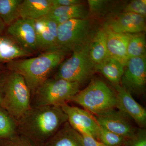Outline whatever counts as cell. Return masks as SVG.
Segmentation results:
<instances>
[{
	"label": "cell",
	"instance_id": "1",
	"mask_svg": "<svg viewBox=\"0 0 146 146\" xmlns=\"http://www.w3.org/2000/svg\"><path fill=\"white\" fill-rule=\"evenodd\" d=\"M68 121L61 107H31L17 121V133L35 145L42 146Z\"/></svg>",
	"mask_w": 146,
	"mask_h": 146
},
{
	"label": "cell",
	"instance_id": "2",
	"mask_svg": "<svg viewBox=\"0 0 146 146\" xmlns=\"http://www.w3.org/2000/svg\"><path fill=\"white\" fill-rule=\"evenodd\" d=\"M67 53L59 48L47 50L36 57L8 62L7 68L23 77L32 96L37 87L48 78L51 73L63 62Z\"/></svg>",
	"mask_w": 146,
	"mask_h": 146
},
{
	"label": "cell",
	"instance_id": "3",
	"mask_svg": "<svg viewBox=\"0 0 146 146\" xmlns=\"http://www.w3.org/2000/svg\"><path fill=\"white\" fill-rule=\"evenodd\" d=\"M70 102L81 106L94 116L116 109L117 105L116 93L98 79L92 80L85 89L80 91Z\"/></svg>",
	"mask_w": 146,
	"mask_h": 146
},
{
	"label": "cell",
	"instance_id": "4",
	"mask_svg": "<svg viewBox=\"0 0 146 146\" xmlns=\"http://www.w3.org/2000/svg\"><path fill=\"white\" fill-rule=\"evenodd\" d=\"M80 85L78 82L62 79H47L37 87L32 96L31 106L60 107L80 91Z\"/></svg>",
	"mask_w": 146,
	"mask_h": 146
},
{
	"label": "cell",
	"instance_id": "5",
	"mask_svg": "<svg viewBox=\"0 0 146 146\" xmlns=\"http://www.w3.org/2000/svg\"><path fill=\"white\" fill-rule=\"evenodd\" d=\"M31 95L23 76L9 71L1 105L17 121L31 106Z\"/></svg>",
	"mask_w": 146,
	"mask_h": 146
},
{
	"label": "cell",
	"instance_id": "6",
	"mask_svg": "<svg viewBox=\"0 0 146 146\" xmlns=\"http://www.w3.org/2000/svg\"><path fill=\"white\" fill-rule=\"evenodd\" d=\"M90 44V43H89ZM89 44L73 51L70 57L59 65L54 78L82 84L96 71L89 54Z\"/></svg>",
	"mask_w": 146,
	"mask_h": 146
},
{
	"label": "cell",
	"instance_id": "7",
	"mask_svg": "<svg viewBox=\"0 0 146 146\" xmlns=\"http://www.w3.org/2000/svg\"><path fill=\"white\" fill-rule=\"evenodd\" d=\"M91 27L88 19H72L58 25L57 45L66 52L89 44Z\"/></svg>",
	"mask_w": 146,
	"mask_h": 146
},
{
	"label": "cell",
	"instance_id": "8",
	"mask_svg": "<svg viewBox=\"0 0 146 146\" xmlns=\"http://www.w3.org/2000/svg\"><path fill=\"white\" fill-rule=\"evenodd\" d=\"M120 83L131 95L139 96L144 93L146 83V56L128 60Z\"/></svg>",
	"mask_w": 146,
	"mask_h": 146
},
{
	"label": "cell",
	"instance_id": "9",
	"mask_svg": "<svg viewBox=\"0 0 146 146\" xmlns=\"http://www.w3.org/2000/svg\"><path fill=\"white\" fill-rule=\"evenodd\" d=\"M68 116V122L80 134L92 136L98 140L100 126L94 116L85 110L70 106L67 103L60 106Z\"/></svg>",
	"mask_w": 146,
	"mask_h": 146
},
{
	"label": "cell",
	"instance_id": "10",
	"mask_svg": "<svg viewBox=\"0 0 146 146\" xmlns=\"http://www.w3.org/2000/svg\"><path fill=\"white\" fill-rule=\"evenodd\" d=\"M6 34L32 53L39 51L35 20L19 18L7 27Z\"/></svg>",
	"mask_w": 146,
	"mask_h": 146
},
{
	"label": "cell",
	"instance_id": "11",
	"mask_svg": "<svg viewBox=\"0 0 146 146\" xmlns=\"http://www.w3.org/2000/svg\"><path fill=\"white\" fill-rule=\"evenodd\" d=\"M94 117L100 126L126 138L132 136L137 129L129 118L119 110H112Z\"/></svg>",
	"mask_w": 146,
	"mask_h": 146
},
{
	"label": "cell",
	"instance_id": "12",
	"mask_svg": "<svg viewBox=\"0 0 146 146\" xmlns=\"http://www.w3.org/2000/svg\"><path fill=\"white\" fill-rule=\"evenodd\" d=\"M117 100V108L121 112L132 119L139 127L146 128V110L138 103L132 95L121 86L114 85Z\"/></svg>",
	"mask_w": 146,
	"mask_h": 146
},
{
	"label": "cell",
	"instance_id": "13",
	"mask_svg": "<svg viewBox=\"0 0 146 146\" xmlns=\"http://www.w3.org/2000/svg\"><path fill=\"white\" fill-rule=\"evenodd\" d=\"M58 25L54 21L44 17L35 20L39 51L58 48L57 45Z\"/></svg>",
	"mask_w": 146,
	"mask_h": 146
},
{
	"label": "cell",
	"instance_id": "14",
	"mask_svg": "<svg viewBox=\"0 0 146 146\" xmlns=\"http://www.w3.org/2000/svg\"><path fill=\"white\" fill-rule=\"evenodd\" d=\"M103 29L106 35L107 48L110 57L125 66L128 60L127 46L131 34L115 33L106 25Z\"/></svg>",
	"mask_w": 146,
	"mask_h": 146
},
{
	"label": "cell",
	"instance_id": "15",
	"mask_svg": "<svg viewBox=\"0 0 146 146\" xmlns=\"http://www.w3.org/2000/svg\"><path fill=\"white\" fill-rule=\"evenodd\" d=\"M106 25L117 33L135 34L146 30L145 17L131 12L122 13Z\"/></svg>",
	"mask_w": 146,
	"mask_h": 146
},
{
	"label": "cell",
	"instance_id": "16",
	"mask_svg": "<svg viewBox=\"0 0 146 146\" xmlns=\"http://www.w3.org/2000/svg\"><path fill=\"white\" fill-rule=\"evenodd\" d=\"M88 16L87 7L82 3L76 5L52 8L44 17L53 20L58 25L71 19H86Z\"/></svg>",
	"mask_w": 146,
	"mask_h": 146
},
{
	"label": "cell",
	"instance_id": "17",
	"mask_svg": "<svg viewBox=\"0 0 146 146\" xmlns=\"http://www.w3.org/2000/svg\"><path fill=\"white\" fill-rule=\"evenodd\" d=\"M52 8V0H24L19 8L20 18L37 20L47 15Z\"/></svg>",
	"mask_w": 146,
	"mask_h": 146
},
{
	"label": "cell",
	"instance_id": "18",
	"mask_svg": "<svg viewBox=\"0 0 146 146\" xmlns=\"http://www.w3.org/2000/svg\"><path fill=\"white\" fill-rule=\"evenodd\" d=\"M42 146H84L80 134L67 122Z\"/></svg>",
	"mask_w": 146,
	"mask_h": 146
},
{
	"label": "cell",
	"instance_id": "19",
	"mask_svg": "<svg viewBox=\"0 0 146 146\" xmlns=\"http://www.w3.org/2000/svg\"><path fill=\"white\" fill-rule=\"evenodd\" d=\"M89 54L91 60L96 65L111 57L108 50L106 35L104 29L99 31L90 42Z\"/></svg>",
	"mask_w": 146,
	"mask_h": 146
},
{
	"label": "cell",
	"instance_id": "20",
	"mask_svg": "<svg viewBox=\"0 0 146 146\" xmlns=\"http://www.w3.org/2000/svg\"><path fill=\"white\" fill-rule=\"evenodd\" d=\"M124 70V66L112 57L96 65V71L101 73L114 85L120 84Z\"/></svg>",
	"mask_w": 146,
	"mask_h": 146
},
{
	"label": "cell",
	"instance_id": "21",
	"mask_svg": "<svg viewBox=\"0 0 146 146\" xmlns=\"http://www.w3.org/2000/svg\"><path fill=\"white\" fill-rule=\"evenodd\" d=\"M23 0H0V18L6 26L20 18L19 8Z\"/></svg>",
	"mask_w": 146,
	"mask_h": 146
},
{
	"label": "cell",
	"instance_id": "22",
	"mask_svg": "<svg viewBox=\"0 0 146 146\" xmlns=\"http://www.w3.org/2000/svg\"><path fill=\"white\" fill-rule=\"evenodd\" d=\"M17 134V120L0 105V140L10 139Z\"/></svg>",
	"mask_w": 146,
	"mask_h": 146
},
{
	"label": "cell",
	"instance_id": "23",
	"mask_svg": "<svg viewBox=\"0 0 146 146\" xmlns=\"http://www.w3.org/2000/svg\"><path fill=\"white\" fill-rule=\"evenodd\" d=\"M33 54L18 43H14L0 48V63H7L20 58L31 56Z\"/></svg>",
	"mask_w": 146,
	"mask_h": 146
},
{
	"label": "cell",
	"instance_id": "24",
	"mask_svg": "<svg viewBox=\"0 0 146 146\" xmlns=\"http://www.w3.org/2000/svg\"><path fill=\"white\" fill-rule=\"evenodd\" d=\"M146 56V40L143 33L131 35L127 48L128 60L131 58Z\"/></svg>",
	"mask_w": 146,
	"mask_h": 146
},
{
	"label": "cell",
	"instance_id": "25",
	"mask_svg": "<svg viewBox=\"0 0 146 146\" xmlns=\"http://www.w3.org/2000/svg\"><path fill=\"white\" fill-rule=\"evenodd\" d=\"M125 139L124 137L111 132L100 126V132L98 141L103 143L109 146L123 145Z\"/></svg>",
	"mask_w": 146,
	"mask_h": 146
},
{
	"label": "cell",
	"instance_id": "26",
	"mask_svg": "<svg viewBox=\"0 0 146 146\" xmlns=\"http://www.w3.org/2000/svg\"><path fill=\"white\" fill-rule=\"evenodd\" d=\"M124 146H146L145 128H137L133 135L126 138Z\"/></svg>",
	"mask_w": 146,
	"mask_h": 146
},
{
	"label": "cell",
	"instance_id": "27",
	"mask_svg": "<svg viewBox=\"0 0 146 146\" xmlns=\"http://www.w3.org/2000/svg\"><path fill=\"white\" fill-rule=\"evenodd\" d=\"M125 11V12L138 14L145 18L146 0H133L131 1L126 7Z\"/></svg>",
	"mask_w": 146,
	"mask_h": 146
},
{
	"label": "cell",
	"instance_id": "28",
	"mask_svg": "<svg viewBox=\"0 0 146 146\" xmlns=\"http://www.w3.org/2000/svg\"><path fill=\"white\" fill-rule=\"evenodd\" d=\"M0 146H36L28 139L17 134L10 139L0 140Z\"/></svg>",
	"mask_w": 146,
	"mask_h": 146
},
{
	"label": "cell",
	"instance_id": "29",
	"mask_svg": "<svg viewBox=\"0 0 146 146\" xmlns=\"http://www.w3.org/2000/svg\"><path fill=\"white\" fill-rule=\"evenodd\" d=\"M9 73V71L7 67L0 65V104L3 98L6 82Z\"/></svg>",
	"mask_w": 146,
	"mask_h": 146
},
{
	"label": "cell",
	"instance_id": "30",
	"mask_svg": "<svg viewBox=\"0 0 146 146\" xmlns=\"http://www.w3.org/2000/svg\"><path fill=\"white\" fill-rule=\"evenodd\" d=\"M80 134L84 146H109L98 141L92 136L84 134ZM123 146V145L119 146Z\"/></svg>",
	"mask_w": 146,
	"mask_h": 146
},
{
	"label": "cell",
	"instance_id": "31",
	"mask_svg": "<svg viewBox=\"0 0 146 146\" xmlns=\"http://www.w3.org/2000/svg\"><path fill=\"white\" fill-rule=\"evenodd\" d=\"M82 3L79 0H52L53 8L59 7L70 6Z\"/></svg>",
	"mask_w": 146,
	"mask_h": 146
},
{
	"label": "cell",
	"instance_id": "32",
	"mask_svg": "<svg viewBox=\"0 0 146 146\" xmlns=\"http://www.w3.org/2000/svg\"><path fill=\"white\" fill-rule=\"evenodd\" d=\"M89 11L92 12L99 11L105 5L106 1L102 0H89L87 1Z\"/></svg>",
	"mask_w": 146,
	"mask_h": 146
},
{
	"label": "cell",
	"instance_id": "33",
	"mask_svg": "<svg viewBox=\"0 0 146 146\" xmlns=\"http://www.w3.org/2000/svg\"><path fill=\"white\" fill-rule=\"evenodd\" d=\"M15 43L17 42L8 35H0V48Z\"/></svg>",
	"mask_w": 146,
	"mask_h": 146
},
{
	"label": "cell",
	"instance_id": "34",
	"mask_svg": "<svg viewBox=\"0 0 146 146\" xmlns=\"http://www.w3.org/2000/svg\"><path fill=\"white\" fill-rule=\"evenodd\" d=\"M6 26L0 18V35L2 34L5 29Z\"/></svg>",
	"mask_w": 146,
	"mask_h": 146
},
{
	"label": "cell",
	"instance_id": "35",
	"mask_svg": "<svg viewBox=\"0 0 146 146\" xmlns=\"http://www.w3.org/2000/svg\"></svg>",
	"mask_w": 146,
	"mask_h": 146
}]
</instances>
